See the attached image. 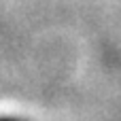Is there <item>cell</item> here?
<instances>
[{
    "label": "cell",
    "mask_w": 121,
    "mask_h": 121,
    "mask_svg": "<svg viewBox=\"0 0 121 121\" xmlns=\"http://www.w3.org/2000/svg\"><path fill=\"white\" fill-rule=\"evenodd\" d=\"M0 121H21V119H17V117H0Z\"/></svg>",
    "instance_id": "1"
}]
</instances>
